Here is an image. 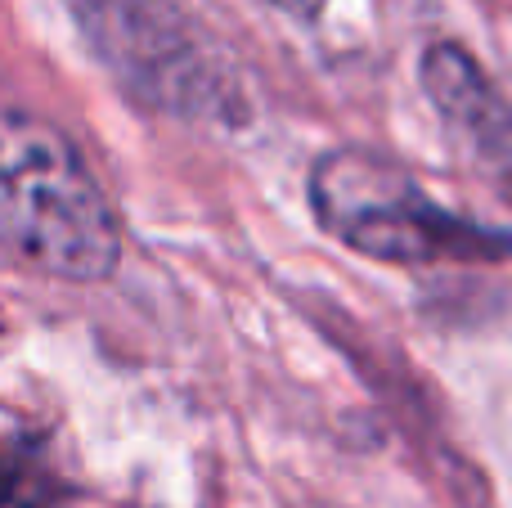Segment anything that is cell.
Returning a JSON list of instances; mask_svg holds the SVG:
<instances>
[{"label": "cell", "instance_id": "cell-1", "mask_svg": "<svg viewBox=\"0 0 512 508\" xmlns=\"http://www.w3.org/2000/svg\"><path fill=\"white\" fill-rule=\"evenodd\" d=\"M0 248L72 284L122 261V230L95 171L54 122L0 104Z\"/></svg>", "mask_w": 512, "mask_h": 508}, {"label": "cell", "instance_id": "cell-2", "mask_svg": "<svg viewBox=\"0 0 512 508\" xmlns=\"http://www.w3.org/2000/svg\"><path fill=\"white\" fill-rule=\"evenodd\" d=\"M310 203L333 239L396 266L504 261L512 234L441 207L409 171L369 149H333L310 171Z\"/></svg>", "mask_w": 512, "mask_h": 508}, {"label": "cell", "instance_id": "cell-3", "mask_svg": "<svg viewBox=\"0 0 512 508\" xmlns=\"http://www.w3.org/2000/svg\"><path fill=\"white\" fill-rule=\"evenodd\" d=\"M99 50L135 77L149 95H162L171 104H194V90L203 95L207 77L194 59V41L171 32V23H153L144 5H104L99 0Z\"/></svg>", "mask_w": 512, "mask_h": 508}, {"label": "cell", "instance_id": "cell-4", "mask_svg": "<svg viewBox=\"0 0 512 508\" xmlns=\"http://www.w3.org/2000/svg\"><path fill=\"white\" fill-rule=\"evenodd\" d=\"M423 86L436 99L445 117L459 131H468L477 144L504 149L512 140V122L504 99L490 90V81L481 77V68L459 50V45H432L423 59Z\"/></svg>", "mask_w": 512, "mask_h": 508}, {"label": "cell", "instance_id": "cell-5", "mask_svg": "<svg viewBox=\"0 0 512 508\" xmlns=\"http://www.w3.org/2000/svg\"><path fill=\"white\" fill-rule=\"evenodd\" d=\"M270 5L288 9V14H301V18H310V14H319V5H324V0H270Z\"/></svg>", "mask_w": 512, "mask_h": 508}]
</instances>
